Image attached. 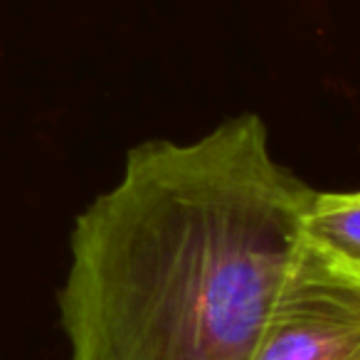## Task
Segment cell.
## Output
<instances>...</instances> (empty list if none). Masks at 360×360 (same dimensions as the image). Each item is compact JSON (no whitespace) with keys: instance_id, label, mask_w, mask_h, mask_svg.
<instances>
[{"instance_id":"obj_1","label":"cell","mask_w":360,"mask_h":360,"mask_svg":"<svg viewBox=\"0 0 360 360\" xmlns=\"http://www.w3.org/2000/svg\"><path fill=\"white\" fill-rule=\"evenodd\" d=\"M314 193L257 114L134 146L70 237V360H252Z\"/></svg>"},{"instance_id":"obj_2","label":"cell","mask_w":360,"mask_h":360,"mask_svg":"<svg viewBox=\"0 0 360 360\" xmlns=\"http://www.w3.org/2000/svg\"><path fill=\"white\" fill-rule=\"evenodd\" d=\"M252 360H360V271L304 237Z\"/></svg>"},{"instance_id":"obj_3","label":"cell","mask_w":360,"mask_h":360,"mask_svg":"<svg viewBox=\"0 0 360 360\" xmlns=\"http://www.w3.org/2000/svg\"><path fill=\"white\" fill-rule=\"evenodd\" d=\"M304 237L360 271V191L314 193L306 207Z\"/></svg>"}]
</instances>
